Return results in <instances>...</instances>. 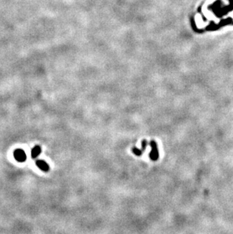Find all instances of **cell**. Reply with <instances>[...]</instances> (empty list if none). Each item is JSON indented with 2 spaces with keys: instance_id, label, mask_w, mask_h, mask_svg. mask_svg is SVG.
Listing matches in <instances>:
<instances>
[{
  "instance_id": "cell-2",
  "label": "cell",
  "mask_w": 233,
  "mask_h": 234,
  "mask_svg": "<svg viewBox=\"0 0 233 234\" xmlns=\"http://www.w3.org/2000/svg\"><path fill=\"white\" fill-rule=\"evenodd\" d=\"M14 156H15V159H16L18 161L23 162L26 160L27 158V156H26L25 153L22 149H17L14 153Z\"/></svg>"
},
{
  "instance_id": "cell-3",
  "label": "cell",
  "mask_w": 233,
  "mask_h": 234,
  "mask_svg": "<svg viewBox=\"0 0 233 234\" xmlns=\"http://www.w3.org/2000/svg\"><path fill=\"white\" fill-rule=\"evenodd\" d=\"M147 145H148V142L145 140H144L143 141L141 142V149H138V148H133V153L137 156H140L142 153H144V151L145 150V148H146Z\"/></svg>"
},
{
  "instance_id": "cell-5",
  "label": "cell",
  "mask_w": 233,
  "mask_h": 234,
  "mask_svg": "<svg viewBox=\"0 0 233 234\" xmlns=\"http://www.w3.org/2000/svg\"><path fill=\"white\" fill-rule=\"evenodd\" d=\"M41 153V148L39 146H36L32 149V153H31V156H32V158H36Z\"/></svg>"
},
{
  "instance_id": "cell-4",
  "label": "cell",
  "mask_w": 233,
  "mask_h": 234,
  "mask_svg": "<svg viewBox=\"0 0 233 234\" xmlns=\"http://www.w3.org/2000/svg\"><path fill=\"white\" fill-rule=\"evenodd\" d=\"M36 164L37 167H39V168H40L42 170H43V171H48V170H49L48 165L47 164L46 162H45L44 161H42V160L37 161Z\"/></svg>"
},
{
  "instance_id": "cell-1",
  "label": "cell",
  "mask_w": 233,
  "mask_h": 234,
  "mask_svg": "<svg viewBox=\"0 0 233 234\" xmlns=\"http://www.w3.org/2000/svg\"><path fill=\"white\" fill-rule=\"evenodd\" d=\"M151 152L149 153L150 158L152 161H157L159 158V152H158V146H157L156 142L151 141Z\"/></svg>"
}]
</instances>
